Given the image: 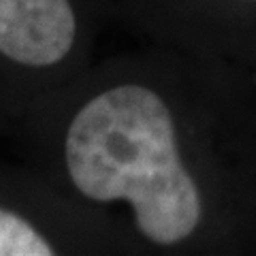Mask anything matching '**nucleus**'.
Wrapping results in <instances>:
<instances>
[{"label":"nucleus","instance_id":"f03ea898","mask_svg":"<svg viewBox=\"0 0 256 256\" xmlns=\"http://www.w3.org/2000/svg\"><path fill=\"white\" fill-rule=\"evenodd\" d=\"M77 20L68 0H0V52L28 66L66 58Z\"/></svg>","mask_w":256,"mask_h":256},{"label":"nucleus","instance_id":"7ed1b4c3","mask_svg":"<svg viewBox=\"0 0 256 256\" xmlns=\"http://www.w3.org/2000/svg\"><path fill=\"white\" fill-rule=\"evenodd\" d=\"M52 246L11 212L0 210V256H50Z\"/></svg>","mask_w":256,"mask_h":256},{"label":"nucleus","instance_id":"f257e3e1","mask_svg":"<svg viewBox=\"0 0 256 256\" xmlns=\"http://www.w3.org/2000/svg\"><path fill=\"white\" fill-rule=\"evenodd\" d=\"M73 184L94 201L124 198L156 244H178L198 226L201 196L184 169L175 126L160 96L120 86L92 98L66 137Z\"/></svg>","mask_w":256,"mask_h":256}]
</instances>
